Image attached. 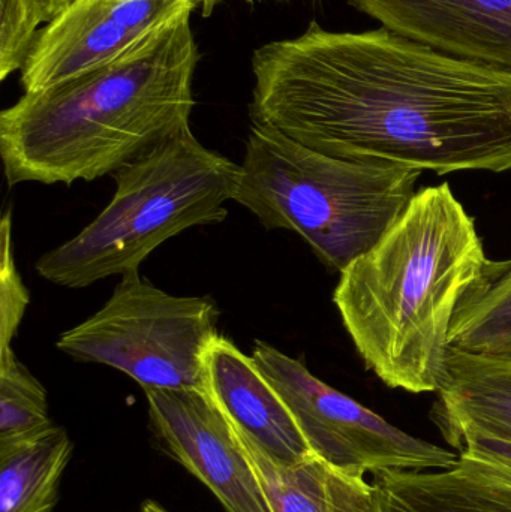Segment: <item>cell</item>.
Segmentation results:
<instances>
[{
  "mask_svg": "<svg viewBox=\"0 0 511 512\" xmlns=\"http://www.w3.org/2000/svg\"><path fill=\"white\" fill-rule=\"evenodd\" d=\"M252 123L333 158L429 170H511V69L386 27L303 35L252 54Z\"/></svg>",
  "mask_w": 511,
  "mask_h": 512,
  "instance_id": "cell-1",
  "label": "cell"
},
{
  "mask_svg": "<svg viewBox=\"0 0 511 512\" xmlns=\"http://www.w3.org/2000/svg\"><path fill=\"white\" fill-rule=\"evenodd\" d=\"M194 9L125 53L0 113V156L9 186L93 182L188 128L198 48Z\"/></svg>",
  "mask_w": 511,
  "mask_h": 512,
  "instance_id": "cell-2",
  "label": "cell"
},
{
  "mask_svg": "<svg viewBox=\"0 0 511 512\" xmlns=\"http://www.w3.org/2000/svg\"><path fill=\"white\" fill-rule=\"evenodd\" d=\"M486 261L476 222L443 183L420 189L380 242L341 271L336 309L387 387L437 393L453 315Z\"/></svg>",
  "mask_w": 511,
  "mask_h": 512,
  "instance_id": "cell-3",
  "label": "cell"
},
{
  "mask_svg": "<svg viewBox=\"0 0 511 512\" xmlns=\"http://www.w3.org/2000/svg\"><path fill=\"white\" fill-rule=\"evenodd\" d=\"M420 176L404 165L333 158L252 123L233 201L266 230L299 234L341 273L401 218Z\"/></svg>",
  "mask_w": 511,
  "mask_h": 512,
  "instance_id": "cell-4",
  "label": "cell"
},
{
  "mask_svg": "<svg viewBox=\"0 0 511 512\" xmlns=\"http://www.w3.org/2000/svg\"><path fill=\"white\" fill-rule=\"evenodd\" d=\"M240 165L204 147L191 126L156 144L113 174L107 207L74 239L36 261V273L80 289L140 265L171 237L228 216Z\"/></svg>",
  "mask_w": 511,
  "mask_h": 512,
  "instance_id": "cell-5",
  "label": "cell"
},
{
  "mask_svg": "<svg viewBox=\"0 0 511 512\" xmlns=\"http://www.w3.org/2000/svg\"><path fill=\"white\" fill-rule=\"evenodd\" d=\"M209 297H177L140 271L123 274L95 315L63 331L57 349L81 363L113 367L146 390H207L206 357L218 333Z\"/></svg>",
  "mask_w": 511,
  "mask_h": 512,
  "instance_id": "cell-6",
  "label": "cell"
},
{
  "mask_svg": "<svg viewBox=\"0 0 511 512\" xmlns=\"http://www.w3.org/2000/svg\"><path fill=\"white\" fill-rule=\"evenodd\" d=\"M252 360L284 400L314 456L365 477L452 468L458 454L414 438L312 375L302 361L257 340Z\"/></svg>",
  "mask_w": 511,
  "mask_h": 512,
  "instance_id": "cell-7",
  "label": "cell"
},
{
  "mask_svg": "<svg viewBox=\"0 0 511 512\" xmlns=\"http://www.w3.org/2000/svg\"><path fill=\"white\" fill-rule=\"evenodd\" d=\"M186 9L192 0H75L39 29L20 69L24 93L111 62Z\"/></svg>",
  "mask_w": 511,
  "mask_h": 512,
  "instance_id": "cell-8",
  "label": "cell"
},
{
  "mask_svg": "<svg viewBox=\"0 0 511 512\" xmlns=\"http://www.w3.org/2000/svg\"><path fill=\"white\" fill-rule=\"evenodd\" d=\"M150 421L171 456L227 512H273L245 448L207 390H146Z\"/></svg>",
  "mask_w": 511,
  "mask_h": 512,
  "instance_id": "cell-9",
  "label": "cell"
},
{
  "mask_svg": "<svg viewBox=\"0 0 511 512\" xmlns=\"http://www.w3.org/2000/svg\"><path fill=\"white\" fill-rule=\"evenodd\" d=\"M383 27L435 50L511 69V0H350Z\"/></svg>",
  "mask_w": 511,
  "mask_h": 512,
  "instance_id": "cell-10",
  "label": "cell"
},
{
  "mask_svg": "<svg viewBox=\"0 0 511 512\" xmlns=\"http://www.w3.org/2000/svg\"><path fill=\"white\" fill-rule=\"evenodd\" d=\"M207 391L236 429L267 456L294 465L314 456L293 414L251 355L218 336L206 357Z\"/></svg>",
  "mask_w": 511,
  "mask_h": 512,
  "instance_id": "cell-11",
  "label": "cell"
},
{
  "mask_svg": "<svg viewBox=\"0 0 511 512\" xmlns=\"http://www.w3.org/2000/svg\"><path fill=\"white\" fill-rule=\"evenodd\" d=\"M431 420L456 450L468 436L511 442V363L449 349Z\"/></svg>",
  "mask_w": 511,
  "mask_h": 512,
  "instance_id": "cell-12",
  "label": "cell"
},
{
  "mask_svg": "<svg viewBox=\"0 0 511 512\" xmlns=\"http://www.w3.org/2000/svg\"><path fill=\"white\" fill-rule=\"evenodd\" d=\"M234 430L273 512H377L374 486L365 477L347 474L317 456L284 465L267 456L245 433Z\"/></svg>",
  "mask_w": 511,
  "mask_h": 512,
  "instance_id": "cell-13",
  "label": "cell"
},
{
  "mask_svg": "<svg viewBox=\"0 0 511 512\" xmlns=\"http://www.w3.org/2000/svg\"><path fill=\"white\" fill-rule=\"evenodd\" d=\"M377 512H511V484L465 463L374 474Z\"/></svg>",
  "mask_w": 511,
  "mask_h": 512,
  "instance_id": "cell-14",
  "label": "cell"
},
{
  "mask_svg": "<svg viewBox=\"0 0 511 512\" xmlns=\"http://www.w3.org/2000/svg\"><path fill=\"white\" fill-rule=\"evenodd\" d=\"M449 349L511 363V258L488 259L453 315Z\"/></svg>",
  "mask_w": 511,
  "mask_h": 512,
  "instance_id": "cell-15",
  "label": "cell"
},
{
  "mask_svg": "<svg viewBox=\"0 0 511 512\" xmlns=\"http://www.w3.org/2000/svg\"><path fill=\"white\" fill-rule=\"evenodd\" d=\"M74 444L62 427L0 450V512H53Z\"/></svg>",
  "mask_w": 511,
  "mask_h": 512,
  "instance_id": "cell-16",
  "label": "cell"
},
{
  "mask_svg": "<svg viewBox=\"0 0 511 512\" xmlns=\"http://www.w3.org/2000/svg\"><path fill=\"white\" fill-rule=\"evenodd\" d=\"M54 424L44 385L15 357L0 352V450L44 435Z\"/></svg>",
  "mask_w": 511,
  "mask_h": 512,
  "instance_id": "cell-17",
  "label": "cell"
},
{
  "mask_svg": "<svg viewBox=\"0 0 511 512\" xmlns=\"http://www.w3.org/2000/svg\"><path fill=\"white\" fill-rule=\"evenodd\" d=\"M11 215V210H5L0 225V352L12 348V340L29 304V292L15 265Z\"/></svg>",
  "mask_w": 511,
  "mask_h": 512,
  "instance_id": "cell-18",
  "label": "cell"
},
{
  "mask_svg": "<svg viewBox=\"0 0 511 512\" xmlns=\"http://www.w3.org/2000/svg\"><path fill=\"white\" fill-rule=\"evenodd\" d=\"M458 451L459 462L511 484V442L468 436Z\"/></svg>",
  "mask_w": 511,
  "mask_h": 512,
  "instance_id": "cell-19",
  "label": "cell"
},
{
  "mask_svg": "<svg viewBox=\"0 0 511 512\" xmlns=\"http://www.w3.org/2000/svg\"><path fill=\"white\" fill-rule=\"evenodd\" d=\"M75 0H0V5L17 14L30 29L38 32L39 24H48Z\"/></svg>",
  "mask_w": 511,
  "mask_h": 512,
  "instance_id": "cell-20",
  "label": "cell"
},
{
  "mask_svg": "<svg viewBox=\"0 0 511 512\" xmlns=\"http://www.w3.org/2000/svg\"><path fill=\"white\" fill-rule=\"evenodd\" d=\"M192 2H194L195 8L201 6V14H203V17H209L221 0H192Z\"/></svg>",
  "mask_w": 511,
  "mask_h": 512,
  "instance_id": "cell-21",
  "label": "cell"
},
{
  "mask_svg": "<svg viewBox=\"0 0 511 512\" xmlns=\"http://www.w3.org/2000/svg\"><path fill=\"white\" fill-rule=\"evenodd\" d=\"M141 512H170L165 510L162 505L156 504L153 501L144 502L143 507H141Z\"/></svg>",
  "mask_w": 511,
  "mask_h": 512,
  "instance_id": "cell-22",
  "label": "cell"
}]
</instances>
